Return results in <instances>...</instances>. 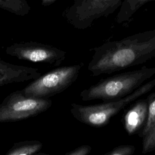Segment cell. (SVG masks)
<instances>
[{
  "label": "cell",
  "mask_w": 155,
  "mask_h": 155,
  "mask_svg": "<svg viewBox=\"0 0 155 155\" xmlns=\"http://www.w3.org/2000/svg\"><path fill=\"white\" fill-rule=\"evenodd\" d=\"M0 7L20 16L27 14L30 10L25 0H0Z\"/></svg>",
  "instance_id": "obj_12"
},
{
  "label": "cell",
  "mask_w": 155,
  "mask_h": 155,
  "mask_svg": "<svg viewBox=\"0 0 155 155\" xmlns=\"http://www.w3.org/2000/svg\"><path fill=\"white\" fill-rule=\"evenodd\" d=\"M154 74L155 67H146L115 74L84 89L80 93V97L84 101L118 99L134 91Z\"/></svg>",
  "instance_id": "obj_2"
},
{
  "label": "cell",
  "mask_w": 155,
  "mask_h": 155,
  "mask_svg": "<svg viewBox=\"0 0 155 155\" xmlns=\"http://www.w3.org/2000/svg\"><path fill=\"white\" fill-rule=\"evenodd\" d=\"M5 52L18 59L47 64L54 67L62 62L67 54L58 48L33 41L15 43L6 47Z\"/></svg>",
  "instance_id": "obj_6"
},
{
  "label": "cell",
  "mask_w": 155,
  "mask_h": 155,
  "mask_svg": "<svg viewBox=\"0 0 155 155\" xmlns=\"http://www.w3.org/2000/svg\"><path fill=\"white\" fill-rule=\"evenodd\" d=\"M50 99L26 96L17 90L6 96L0 104V122L19 121L34 117L51 107Z\"/></svg>",
  "instance_id": "obj_5"
},
{
  "label": "cell",
  "mask_w": 155,
  "mask_h": 155,
  "mask_svg": "<svg viewBox=\"0 0 155 155\" xmlns=\"http://www.w3.org/2000/svg\"><path fill=\"white\" fill-rule=\"evenodd\" d=\"M91 151V147L88 145H81L69 152L65 153V155H87Z\"/></svg>",
  "instance_id": "obj_16"
},
{
  "label": "cell",
  "mask_w": 155,
  "mask_h": 155,
  "mask_svg": "<svg viewBox=\"0 0 155 155\" xmlns=\"http://www.w3.org/2000/svg\"><path fill=\"white\" fill-rule=\"evenodd\" d=\"M153 1L154 0H123L116 16V22L122 24L128 21L140 7Z\"/></svg>",
  "instance_id": "obj_10"
},
{
  "label": "cell",
  "mask_w": 155,
  "mask_h": 155,
  "mask_svg": "<svg viewBox=\"0 0 155 155\" xmlns=\"http://www.w3.org/2000/svg\"><path fill=\"white\" fill-rule=\"evenodd\" d=\"M41 75L38 68L12 64L0 58V86L35 79Z\"/></svg>",
  "instance_id": "obj_8"
},
{
  "label": "cell",
  "mask_w": 155,
  "mask_h": 155,
  "mask_svg": "<svg viewBox=\"0 0 155 155\" xmlns=\"http://www.w3.org/2000/svg\"><path fill=\"white\" fill-rule=\"evenodd\" d=\"M93 50L88 70L93 76L143 64L155 58V28L108 41Z\"/></svg>",
  "instance_id": "obj_1"
},
{
  "label": "cell",
  "mask_w": 155,
  "mask_h": 155,
  "mask_svg": "<svg viewBox=\"0 0 155 155\" xmlns=\"http://www.w3.org/2000/svg\"><path fill=\"white\" fill-rule=\"evenodd\" d=\"M123 0H84L71 16L68 18L76 28L85 29L93 21L102 16H107L120 7Z\"/></svg>",
  "instance_id": "obj_7"
},
{
  "label": "cell",
  "mask_w": 155,
  "mask_h": 155,
  "mask_svg": "<svg viewBox=\"0 0 155 155\" xmlns=\"http://www.w3.org/2000/svg\"><path fill=\"white\" fill-rule=\"evenodd\" d=\"M154 87L155 78L142 85L130 94L118 99L90 105L72 103L70 112L81 123L93 127H102L107 125L110 119L127 105L150 92Z\"/></svg>",
  "instance_id": "obj_3"
},
{
  "label": "cell",
  "mask_w": 155,
  "mask_h": 155,
  "mask_svg": "<svg viewBox=\"0 0 155 155\" xmlns=\"http://www.w3.org/2000/svg\"><path fill=\"white\" fill-rule=\"evenodd\" d=\"M136 150L135 147L132 145H123L115 147L105 155H132Z\"/></svg>",
  "instance_id": "obj_15"
},
{
  "label": "cell",
  "mask_w": 155,
  "mask_h": 155,
  "mask_svg": "<svg viewBox=\"0 0 155 155\" xmlns=\"http://www.w3.org/2000/svg\"><path fill=\"white\" fill-rule=\"evenodd\" d=\"M155 150V123L142 137L143 154L152 152Z\"/></svg>",
  "instance_id": "obj_14"
},
{
  "label": "cell",
  "mask_w": 155,
  "mask_h": 155,
  "mask_svg": "<svg viewBox=\"0 0 155 155\" xmlns=\"http://www.w3.org/2000/svg\"><path fill=\"white\" fill-rule=\"evenodd\" d=\"M148 101V114L142 130L138 134L142 137L155 123V92L151 93L147 98Z\"/></svg>",
  "instance_id": "obj_13"
},
{
  "label": "cell",
  "mask_w": 155,
  "mask_h": 155,
  "mask_svg": "<svg viewBox=\"0 0 155 155\" xmlns=\"http://www.w3.org/2000/svg\"><path fill=\"white\" fill-rule=\"evenodd\" d=\"M43 147L39 140H24L16 142L5 153L6 155H32L36 154Z\"/></svg>",
  "instance_id": "obj_11"
},
{
  "label": "cell",
  "mask_w": 155,
  "mask_h": 155,
  "mask_svg": "<svg viewBox=\"0 0 155 155\" xmlns=\"http://www.w3.org/2000/svg\"><path fill=\"white\" fill-rule=\"evenodd\" d=\"M125 113L123 124L127 133L131 136L139 134L143 129L147 118V99H140L136 101Z\"/></svg>",
  "instance_id": "obj_9"
},
{
  "label": "cell",
  "mask_w": 155,
  "mask_h": 155,
  "mask_svg": "<svg viewBox=\"0 0 155 155\" xmlns=\"http://www.w3.org/2000/svg\"><path fill=\"white\" fill-rule=\"evenodd\" d=\"M56 0H42V4L44 5H48L52 4Z\"/></svg>",
  "instance_id": "obj_17"
},
{
  "label": "cell",
  "mask_w": 155,
  "mask_h": 155,
  "mask_svg": "<svg viewBox=\"0 0 155 155\" xmlns=\"http://www.w3.org/2000/svg\"><path fill=\"white\" fill-rule=\"evenodd\" d=\"M83 65L81 63L55 68L41 74L22 90L26 96L49 99L70 87L77 79Z\"/></svg>",
  "instance_id": "obj_4"
}]
</instances>
